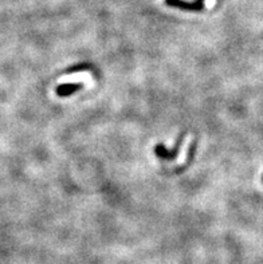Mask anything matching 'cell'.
Here are the masks:
<instances>
[{
	"instance_id": "6da1fadb",
	"label": "cell",
	"mask_w": 263,
	"mask_h": 264,
	"mask_svg": "<svg viewBox=\"0 0 263 264\" xmlns=\"http://www.w3.org/2000/svg\"><path fill=\"white\" fill-rule=\"evenodd\" d=\"M185 136H187V131H182L180 136L176 138V142H174V145L171 149H168L163 144H157L155 146V155L160 160H164V161H174V160L178 159L179 153H180V148H182L183 142H184Z\"/></svg>"
},
{
	"instance_id": "7a4b0ae2",
	"label": "cell",
	"mask_w": 263,
	"mask_h": 264,
	"mask_svg": "<svg viewBox=\"0 0 263 264\" xmlns=\"http://www.w3.org/2000/svg\"><path fill=\"white\" fill-rule=\"evenodd\" d=\"M83 89V83L82 82H71V83H61L55 89V94L61 98H66V97H71L74 93L79 92Z\"/></svg>"
},
{
	"instance_id": "3957f363",
	"label": "cell",
	"mask_w": 263,
	"mask_h": 264,
	"mask_svg": "<svg viewBox=\"0 0 263 264\" xmlns=\"http://www.w3.org/2000/svg\"><path fill=\"white\" fill-rule=\"evenodd\" d=\"M165 3L171 7H179L187 11H202L203 4L202 2L198 3H189V2H184V0H165Z\"/></svg>"
},
{
	"instance_id": "277c9868",
	"label": "cell",
	"mask_w": 263,
	"mask_h": 264,
	"mask_svg": "<svg viewBox=\"0 0 263 264\" xmlns=\"http://www.w3.org/2000/svg\"><path fill=\"white\" fill-rule=\"evenodd\" d=\"M196 146H198V140H193L192 144H191V146H189V150H188V155H187V162H184V165L179 166L178 168V172H183V170L187 168V166H189L191 164H192L193 159H195V153H196Z\"/></svg>"
},
{
	"instance_id": "5b68a950",
	"label": "cell",
	"mask_w": 263,
	"mask_h": 264,
	"mask_svg": "<svg viewBox=\"0 0 263 264\" xmlns=\"http://www.w3.org/2000/svg\"><path fill=\"white\" fill-rule=\"evenodd\" d=\"M86 69H89V64H79V66H75V67H71V69H69L66 73H75V71H82V70H86Z\"/></svg>"
},
{
	"instance_id": "8992f818",
	"label": "cell",
	"mask_w": 263,
	"mask_h": 264,
	"mask_svg": "<svg viewBox=\"0 0 263 264\" xmlns=\"http://www.w3.org/2000/svg\"><path fill=\"white\" fill-rule=\"evenodd\" d=\"M262 181H263V174H262Z\"/></svg>"
}]
</instances>
